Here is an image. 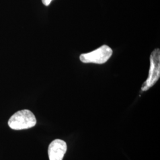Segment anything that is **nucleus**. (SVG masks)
<instances>
[{
	"instance_id": "obj_1",
	"label": "nucleus",
	"mask_w": 160,
	"mask_h": 160,
	"mask_svg": "<svg viewBox=\"0 0 160 160\" xmlns=\"http://www.w3.org/2000/svg\"><path fill=\"white\" fill-rule=\"evenodd\" d=\"M36 122L34 114L30 110L24 109L12 116L8 120V125L12 129L19 131L33 128Z\"/></svg>"
},
{
	"instance_id": "obj_2",
	"label": "nucleus",
	"mask_w": 160,
	"mask_h": 160,
	"mask_svg": "<svg viewBox=\"0 0 160 160\" xmlns=\"http://www.w3.org/2000/svg\"><path fill=\"white\" fill-rule=\"evenodd\" d=\"M160 77V49H155L150 56V67L148 77L144 82L141 87V90L145 92L159 80Z\"/></svg>"
},
{
	"instance_id": "obj_3",
	"label": "nucleus",
	"mask_w": 160,
	"mask_h": 160,
	"mask_svg": "<svg viewBox=\"0 0 160 160\" xmlns=\"http://www.w3.org/2000/svg\"><path fill=\"white\" fill-rule=\"evenodd\" d=\"M112 53V49L109 46L104 45L91 52L81 54L80 59L83 63L103 64L109 60Z\"/></svg>"
},
{
	"instance_id": "obj_4",
	"label": "nucleus",
	"mask_w": 160,
	"mask_h": 160,
	"mask_svg": "<svg viewBox=\"0 0 160 160\" xmlns=\"http://www.w3.org/2000/svg\"><path fill=\"white\" fill-rule=\"evenodd\" d=\"M67 143L61 139H55L52 141L48 147L49 160H62L67 152Z\"/></svg>"
},
{
	"instance_id": "obj_5",
	"label": "nucleus",
	"mask_w": 160,
	"mask_h": 160,
	"mask_svg": "<svg viewBox=\"0 0 160 160\" xmlns=\"http://www.w3.org/2000/svg\"><path fill=\"white\" fill-rule=\"evenodd\" d=\"M52 0H42V3L45 5V6H48L51 2Z\"/></svg>"
}]
</instances>
